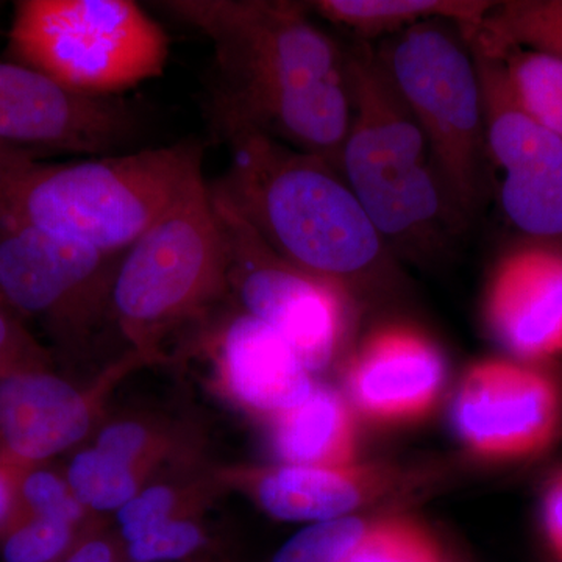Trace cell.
Listing matches in <instances>:
<instances>
[{
  "instance_id": "1",
  "label": "cell",
  "mask_w": 562,
  "mask_h": 562,
  "mask_svg": "<svg viewBox=\"0 0 562 562\" xmlns=\"http://www.w3.org/2000/svg\"><path fill=\"white\" fill-rule=\"evenodd\" d=\"M160 7L213 43L214 120L246 125L339 171L349 132V54L288 0H168ZM341 172V171H339Z\"/></svg>"
},
{
  "instance_id": "2",
  "label": "cell",
  "mask_w": 562,
  "mask_h": 562,
  "mask_svg": "<svg viewBox=\"0 0 562 562\" xmlns=\"http://www.w3.org/2000/svg\"><path fill=\"white\" fill-rule=\"evenodd\" d=\"M216 124L231 165L209 190L273 251L346 290L382 268L390 247L335 166L246 125Z\"/></svg>"
},
{
  "instance_id": "3",
  "label": "cell",
  "mask_w": 562,
  "mask_h": 562,
  "mask_svg": "<svg viewBox=\"0 0 562 562\" xmlns=\"http://www.w3.org/2000/svg\"><path fill=\"white\" fill-rule=\"evenodd\" d=\"M199 144L41 165L0 188V228H35L124 254L202 179Z\"/></svg>"
},
{
  "instance_id": "4",
  "label": "cell",
  "mask_w": 562,
  "mask_h": 562,
  "mask_svg": "<svg viewBox=\"0 0 562 562\" xmlns=\"http://www.w3.org/2000/svg\"><path fill=\"white\" fill-rule=\"evenodd\" d=\"M347 54L351 116L339 171L390 250L441 246L464 222L443 191L427 139L376 50L360 43Z\"/></svg>"
},
{
  "instance_id": "5",
  "label": "cell",
  "mask_w": 562,
  "mask_h": 562,
  "mask_svg": "<svg viewBox=\"0 0 562 562\" xmlns=\"http://www.w3.org/2000/svg\"><path fill=\"white\" fill-rule=\"evenodd\" d=\"M231 294L227 255L209 183L190 191L122 255L111 316L146 364L181 328L209 319Z\"/></svg>"
},
{
  "instance_id": "6",
  "label": "cell",
  "mask_w": 562,
  "mask_h": 562,
  "mask_svg": "<svg viewBox=\"0 0 562 562\" xmlns=\"http://www.w3.org/2000/svg\"><path fill=\"white\" fill-rule=\"evenodd\" d=\"M5 54L70 91L106 99L160 76L169 41L132 0H20Z\"/></svg>"
},
{
  "instance_id": "7",
  "label": "cell",
  "mask_w": 562,
  "mask_h": 562,
  "mask_svg": "<svg viewBox=\"0 0 562 562\" xmlns=\"http://www.w3.org/2000/svg\"><path fill=\"white\" fill-rule=\"evenodd\" d=\"M431 150L447 198L462 222L484 187L482 87L464 32L446 21L406 29L376 50Z\"/></svg>"
},
{
  "instance_id": "8",
  "label": "cell",
  "mask_w": 562,
  "mask_h": 562,
  "mask_svg": "<svg viewBox=\"0 0 562 562\" xmlns=\"http://www.w3.org/2000/svg\"><path fill=\"white\" fill-rule=\"evenodd\" d=\"M210 195L227 255L228 290L241 312L279 333L310 372L324 371L349 330V290L284 260L235 210Z\"/></svg>"
},
{
  "instance_id": "9",
  "label": "cell",
  "mask_w": 562,
  "mask_h": 562,
  "mask_svg": "<svg viewBox=\"0 0 562 562\" xmlns=\"http://www.w3.org/2000/svg\"><path fill=\"white\" fill-rule=\"evenodd\" d=\"M124 254L35 228H0V297L18 316L40 321L61 346L76 347L111 313V290Z\"/></svg>"
},
{
  "instance_id": "10",
  "label": "cell",
  "mask_w": 562,
  "mask_h": 562,
  "mask_svg": "<svg viewBox=\"0 0 562 562\" xmlns=\"http://www.w3.org/2000/svg\"><path fill=\"white\" fill-rule=\"evenodd\" d=\"M453 427L464 449L487 462L541 457L562 430V386L543 364L484 358L462 375Z\"/></svg>"
},
{
  "instance_id": "11",
  "label": "cell",
  "mask_w": 562,
  "mask_h": 562,
  "mask_svg": "<svg viewBox=\"0 0 562 562\" xmlns=\"http://www.w3.org/2000/svg\"><path fill=\"white\" fill-rule=\"evenodd\" d=\"M472 50L482 87L486 160L501 173L503 214L527 239L560 243L562 138L517 105L497 58Z\"/></svg>"
},
{
  "instance_id": "12",
  "label": "cell",
  "mask_w": 562,
  "mask_h": 562,
  "mask_svg": "<svg viewBox=\"0 0 562 562\" xmlns=\"http://www.w3.org/2000/svg\"><path fill=\"white\" fill-rule=\"evenodd\" d=\"M139 366L128 353L85 387L55 371L0 376V460L44 464L79 446L98 430L113 387Z\"/></svg>"
},
{
  "instance_id": "13",
  "label": "cell",
  "mask_w": 562,
  "mask_h": 562,
  "mask_svg": "<svg viewBox=\"0 0 562 562\" xmlns=\"http://www.w3.org/2000/svg\"><path fill=\"white\" fill-rule=\"evenodd\" d=\"M121 103L70 91L38 70L0 60V140L31 150L101 155L136 131Z\"/></svg>"
},
{
  "instance_id": "14",
  "label": "cell",
  "mask_w": 562,
  "mask_h": 562,
  "mask_svg": "<svg viewBox=\"0 0 562 562\" xmlns=\"http://www.w3.org/2000/svg\"><path fill=\"white\" fill-rule=\"evenodd\" d=\"M447 364L438 344L409 324H386L362 339L346 368L355 413L384 427L430 417L441 403Z\"/></svg>"
},
{
  "instance_id": "15",
  "label": "cell",
  "mask_w": 562,
  "mask_h": 562,
  "mask_svg": "<svg viewBox=\"0 0 562 562\" xmlns=\"http://www.w3.org/2000/svg\"><path fill=\"white\" fill-rule=\"evenodd\" d=\"M484 321L516 360L562 357V246L527 239L497 261L487 280Z\"/></svg>"
},
{
  "instance_id": "16",
  "label": "cell",
  "mask_w": 562,
  "mask_h": 562,
  "mask_svg": "<svg viewBox=\"0 0 562 562\" xmlns=\"http://www.w3.org/2000/svg\"><path fill=\"white\" fill-rule=\"evenodd\" d=\"M227 490H241L283 522L316 524L357 516V509L394 490V473L357 462L339 468L279 464L258 469H220Z\"/></svg>"
},
{
  "instance_id": "17",
  "label": "cell",
  "mask_w": 562,
  "mask_h": 562,
  "mask_svg": "<svg viewBox=\"0 0 562 562\" xmlns=\"http://www.w3.org/2000/svg\"><path fill=\"white\" fill-rule=\"evenodd\" d=\"M221 390L250 416L271 422L313 391V373L269 325L239 312L213 338Z\"/></svg>"
},
{
  "instance_id": "18",
  "label": "cell",
  "mask_w": 562,
  "mask_h": 562,
  "mask_svg": "<svg viewBox=\"0 0 562 562\" xmlns=\"http://www.w3.org/2000/svg\"><path fill=\"white\" fill-rule=\"evenodd\" d=\"M269 425L272 449L281 464L339 468L360 462L357 413L331 387L314 384L299 405Z\"/></svg>"
},
{
  "instance_id": "19",
  "label": "cell",
  "mask_w": 562,
  "mask_h": 562,
  "mask_svg": "<svg viewBox=\"0 0 562 562\" xmlns=\"http://www.w3.org/2000/svg\"><path fill=\"white\" fill-rule=\"evenodd\" d=\"M92 446L121 458L154 482L165 471L201 468L202 439L184 420L158 414H125L95 430Z\"/></svg>"
},
{
  "instance_id": "20",
  "label": "cell",
  "mask_w": 562,
  "mask_h": 562,
  "mask_svg": "<svg viewBox=\"0 0 562 562\" xmlns=\"http://www.w3.org/2000/svg\"><path fill=\"white\" fill-rule=\"evenodd\" d=\"M495 2L486 0H316L310 10L361 40L397 35L428 21L457 25L471 40Z\"/></svg>"
},
{
  "instance_id": "21",
  "label": "cell",
  "mask_w": 562,
  "mask_h": 562,
  "mask_svg": "<svg viewBox=\"0 0 562 562\" xmlns=\"http://www.w3.org/2000/svg\"><path fill=\"white\" fill-rule=\"evenodd\" d=\"M225 491L228 490L222 482L220 469L206 465L176 472L171 479L158 476L116 513L122 546L135 541L157 525L202 517Z\"/></svg>"
},
{
  "instance_id": "22",
  "label": "cell",
  "mask_w": 562,
  "mask_h": 562,
  "mask_svg": "<svg viewBox=\"0 0 562 562\" xmlns=\"http://www.w3.org/2000/svg\"><path fill=\"white\" fill-rule=\"evenodd\" d=\"M468 41L473 49L490 57L517 47L562 60V0L495 2Z\"/></svg>"
},
{
  "instance_id": "23",
  "label": "cell",
  "mask_w": 562,
  "mask_h": 562,
  "mask_svg": "<svg viewBox=\"0 0 562 562\" xmlns=\"http://www.w3.org/2000/svg\"><path fill=\"white\" fill-rule=\"evenodd\" d=\"M65 476L77 501L95 517L120 512L151 482L146 473L95 446L74 454Z\"/></svg>"
},
{
  "instance_id": "24",
  "label": "cell",
  "mask_w": 562,
  "mask_h": 562,
  "mask_svg": "<svg viewBox=\"0 0 562 562\" xmlns=\"http://www.w3.org/2000/svg\"><path fill=\"white\" fill-rule=\"evenodd\" d=\"M490 57V55H487ZM514 101L543 128L562 138V60L530 49L497 55Z\"/></svg>"
},
{
  "instance_id": "25",
  "label": "cell",
  "mask_w": 562,
  "mask_h": 562,
  "mask_svg": "<svg viewBox=\"0 0 562 562\" xmlns=\"http://www.w3.org/2000/svg\"><path fill=\"white\" fill-rule=\"evenodd\" d=\"M346 562H446L438 541L424 525L403 516L369 522Z\"/></svg>"
},
{
  "instance_id": "26",
  "label": "cell",
  "mask_w": 562,
  "mask_h": 562,
  "mask_svg": "<svg viewBox=\"0 0 562 562\" xmlns=\"http://www.w3.org/2000/svg\"><path fill=\"white\" fill-rule=\"evenodd\" d=\"M91 524L79 527L33 516L11 520L0 532V562L61 561Z\"/></svg>"
},
{
  "instance_id": "27",
  "label": "cell",
  "mask_w": 562,
  "mask_h": 562,
  "mask_svg": "<svg viewBox=\"0 0 562 562\" xmlns=\"http://www.w3.org/2000/svg\"><path fill=\"white\" fill-rule=\"evenodd\" d=\"M29 516L63 520L79 527L98 519L77 501L66 476L44 464L25 468L18 483L16 505L10 522Z\"/></svg>"
},
{
  "instance_id": "28",
  "label": "cell",
  "mask_w": 562,
  "mask_h": 562,
  "mask_svg": "<svg viewBox=\"0 0 562 562\" xmlns=\"http://www.w3.org/2000/svg\"><path fill=\"white\" fill-rule=\"evenodd\" d=\"M371 520L360 516L310 524L295 532L269 562H346Z\"/></svg>"
},
{
  "instance_id": "29",
  "label": "cell",
  "mask_w": 562,
  "mask_h": 562,
  "mask_svg": "<svg viewBox=\"0 0 562 562\" xmlns=\"http://www.w3.org/2000/svg\"><path fill=\"white\" fill-rule=\"evenodd\" d=\"M211 536L202 517L157 525L138 539L125 543L127 562H176L188 560L210 546Z\"/></svg>"
},
{
  "instance_id": "30",
  "label": "cell",
  "mask_w": 562,
  "mask_h": 562,
  "mask_svg": "<svg viewBox=\"0 0 562 562\" xmlns=\"http://www.w3.org/2000/svg\"><path fill=\"white\" fill-rule=\"evenodd\" d=\"M54 371L50 351L36 341L20 316L0 305V376Z\"/></svg>"
},
{
  "instance_id": "31",
  "label": "cell",
  "mask_w": 562,
  "mask_h": 562,
  "mask_svg": "<svg viewBox=\"0 0 562 562\" xmlns=\"http://www.w3.org/2000/svg\"><path fill=\"white\" fill-rule=\"evenodd\" d=\"M58 562H127L124 546L117 532L109 531L99 519L81 535L61 561Z\"/></svg>"
},
{
  "instance_id": "32",
  "label": "cell",
  "mask_w": 562,
  "mask_h": 562,
  "mask_svg": "<svg viewBox=\"0 0 562 562\" xmlns=\"http://www.w3.org/2000/svg\"><path fill=\"white\" fill-rule=\"evenodd\" d=\"M542 531L557 562H562V469L547 484L542 497Z\"/></svg>"
},
{
  "instance_id": "33",
  "label": "cell",
  "mask_w": 562,
  "mask_h": 562,
  "mask_svg": "<svg viewBox=\"0 0 562 562\" xmlns=\"http://www.w3.org/2000/svg\"><path fill=\"white\" fill-rule=\"evenodd\" d=\"M29 465L13 464L0 460V532L5 530L11 516H13L14 505H16L18 483H20L21 473Z\"/></svg>"
},
{
  "instance_id": "34",
  "label": "cell",
  "mask_w": 562,
  "mask_h": 562,
  "mask_svg": "<svg viewBox=\"0 0 562 562\" xmlns=\"http://www.w3.org/2000/svg\"><path fill=\"white\" fill-rule=\"evenodd\" d=\"M38 151L11 146L0 140V188L25 168L33 165Z\"/></svg>"
},
{
  "instance_id": "35",
  "label": "cell",
  "mask_w": 562,
  "mask_h": 562,
  "mask_svg": "<svg viewBox=\"0 0 562 562\" xmlns=\"http://www.w3.org/2000/svg\"><path fill=\"white\" fill-rule=\"evenodd\" d=\"M0 305H5V302H3L2 297H0Z\"/></svg>"
}]
</instances>
